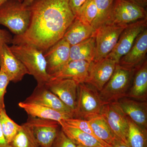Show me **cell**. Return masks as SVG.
I'll return each instance as SVG.
<instances>
[{
  "instance_id": "obj_1",
  "label": "cell",
  "mask_w": 147,
  "mask_h": 147,
  "mask_svg": "<svg viewBox=\"0 0 147 147\" xmlns=\"http://www.w3.org/2000/svg\"><path fill=\"white\" fill-rule=\"evenodd\" d=\"M29 7L28 28L23 34L14 36L11 44H27L44 53L63 38L75 16L69 0H35Z\"/></svg>"
},
{
  "instance_id": "obj_2",
  "label": "cell",
  "mask_w": 147,
  "mask_h": 147,
  "mask_svg": "<svg viewBox=\"0 0 147 147\" xmlns=\"http://www.w3.org/2000/svg\"><path fill=\"white\" fill-rule=\"evenodd\" d=\"M10 47L14 55L22 63L37 82L45 85L51 79L47 71V63L43 52L27 45H12Z\"/></svg>"
},
{
  "instance_id": "obj_3",
  "label": "cell",
  "mask_w": 147,
  "mask_h": 147,
  "mask_svg": "<svg viewBox=\"0 0 147 147\" xmlns=\"http://www.w3.org/2000/svg\"><path fill=\"white\" fill-rule=\"evenodd\" d=\"M30 17L29 6L17 0H9L0 6V25L7 28L15 36L26 32Z\"/></svg>"
},
{
  "instance_id": "obj_4",
  "label": "cell",
  "mask_w": 147,
  "mask_h": 147,
  "mask_svg": "<svg viewBox=\"0 0 147 147\" xmlns=\"http://www.w3.org/2000/svg\"><path fill=\"white\" fill-rule=\"evenodd\" d=\"M136 69H129L117 64L115 71L110 80L99 92L104 103L117 102L126 97L131 87Z\"/></svg>"
},
{
  "instance_id": "obj_5",
  "label": "cell",
  "mask_w": 147,
  "mask_h": 147,
  "mask_svg": "<svg viewBox=\"0 0 147 147\" xmlns=\"http://www.w3.org/2000/svg\"><path fill=\"white\" fill-rule=\"evenodd\" d=\"M103 105L97 90L85 83L78 84L74 118L89 120L100 115Z\"/></svg>"
},
{
  "instance_id": "obj_6",
  "label": "cell",
  "mask_w": 147,
  "mask_h": 147,
  "mask_svg": "<svg viewBox=\"0 0 147 147\" xmlns=\"http://www.w3.org/2000/svg\"><path fill=\"white\" fill-rule=\"evenodd\" d=\"M146 18V8L127 0H113L111 12L106 24L126 26Z\"/></svg>"
},
{
  "instance_id": "obj_7",
  "label": "cell",
  "mask_w": 147,
  "mask_h": 147,
  "mask_svg": "<svg viewBox=\"0 0 147 147\" xmlns=\"http://www.w3.org/2000/svg\"><path fill=\"white\" fill-rule=\"evenodd\" d=\"M126 26L105 24L97 29L95 35V55L93 62L105 58L115 47Z\"/></svg>"
},
{
  "instance_id": "obj_8",
  "label": "cell",
  "mask_w": 147,
  "mask_h": 147,
  "mask_svg": "<svg viewBox=\"0 0 147 147\" xmlns=\"http://www.w3.org/2000/svg\"><path fill=\"white\" fill-rule=\"evenodd\" d=\"M100 115L104 119L116 137L127 145V117L118 101L104 104Z\"/></svg>"
},
{
  "instance_id": "obj_9",
  "label": "cell",
  "mask_w": 147,
  "mask_h": 147,
  "mask_svg": "<svg viewBox=\"0 0 147 147\" xmlns=\"http://www.w3.org/2000/svg\"><path fill=\"white\" fill-rule=\"evenodd\" d=\"M24 123L31 130L40 147H51L61 129L57 121L30 116Z\"/></svg>"
},
{
  "instance_id": "obj_10",
  "label": "cell",
  "mask_w": 147,
  "mask_h": 147,
  "mask_svg": "<svg viewBox=\"0 0 147 147\" xmlns=\"http://www.w3.org/2000/svg\"><path fill=\"white\" fill-rule=\"evenodd\" d=\"M147 28V18L128 24L123 30L115 46L106 57L119 63L121 58L128 53L135 40Z\"/></svg>"
},
{
  "instance_id": "obj_11",
  "label": "cell",
  "mask_w": 147,
  "mask_h": 147,
  "mask_svg": "<svg viewBox=\"0 0 147 147\" xmlns=\"http://www.w3.org/2000/svg\"><path fill=\"white\" fill-rule=\"evenodd\" d=\"M45 86L73 111L74 117L77 104L78 84L71 79H50Z\"/></svg>"
},
{
  "instance_id": "obj_12",
  "label": "cell",
  "mask_w": 147,
  "mask_h": 147,
  "mask_svg": "<svg viewBox=\"0 0 147 147\" xmlns=\"http://www.w3.org/2000/svg\"><path fill=\"white\" fill-rule=\"evenodd\" d=\"M24 101L48 107L74 118L73 111L50 91L45 85H37L32 93Z\"/></svg>"
},
{
  "instance_id": "obj_13",
  "label": "cell",
  "mask_w": 147,
  "mask_h": 147,
  "mask_svg": "<svg viewBox=\"0 0 147 147\" xmlns=\"http://www.w3.org/2000/svg\"><path fill=\"white\" fill-rule=\"evenodd\" d=\"M116 64L115 61L107 57L98 61L92 62L85 83L100 92L110 80L115 71Z\"/></svg>"
},
{
  "instance_id": "obj_14",
  "label": "cell",
  "mask_w": 147,
  "mask_h": 147,
  "mask_svg": "<svg viewBox=\"0 0 147 147\" xmlns=\"http://www.w3.org/2000/svg\"><path fill=\"white\" fill-rule=\"evenodd\" d=\"M0 68L8 76L10 82H20L26 74H29L28 69L11 50L7 44H3L0 49Z\"/></svg>"
},
{
  "instance_id": "obj_15",
  "label": "cell",
  "mask_w": 147,
  "mask_h": 147,
  "mask_svg": "<svg viewBox=\"0 0 147 147\" xmlns=\"http://www.w3.org/2000/svg\"><path fill=\"white\" fill-rule=\"evenodd\" d=\"M70 46L62 38L43 53L47 63V71L50 76L69 62Z\"/></svg>"
},
{
  "instance_id": "obj_16",
  "label": "cell",
  "mask_w": 147,
  "mask_h": 147,
  "mask_svg": "<svg viewBox=\"0 0 147 147\" xmlns=\"http://www.w3.org/2000/svg\"><path fill=\"white\" fill-rule=\"evenodd\" d=\"M147 29L137 38L131 49L123 56L117 64L129 69H137L147 60Z\"/></svg>"
},
{
  "instance_id": "obj_17",
  "label": "cell",
  "mask_w": 147,
  "mask_h": 147,
  "mask_svg": "<svg viewBox=\"0 0 147 147\" xmlns=\"http://www.w3.org/2000/svg\"><path fill=\"white\" fill-rule=\"evenodd\" d=\"M118 102L125 114L139 127L147 131L146 102L127 97L120 99Z\"/></svg>"
},
{
  "instance_id": "obj_18",
  "label": "cell",
  "mask_w": 147,
  "mask_h": 147,
  "mask_svg": "<svg viewBox=\"0 0 147 147\" xmlns=\"http://www.w3.org/2000/svg\"><path fill=\"white\" fill-rule=\"evenodd\" d=\"M92 63L85 61H70L59 71L52 75L50 79H69L78 84L85 83Z\"/></svg>"
},
{
  "instance_id": "obj_19",
  "label": "cell",
  "mask_w": 147,
  "mask_h": 147,
  "mask_svg": "<svg viewBox=\"0 0 147 147\" xmlns=\"http://www.w3.org/2000/svg\"><path fill=\"white\" fill-rule=\"evenodd\" d=\"M96 32L95 29L91 25L75 17L63 38L72 46L94 36Z\"/></svg>"
},
{
  "instance_id": "obj_20",
  "label": "cell",
  "mask_w": 147,
  "mask_h": 147,
  "mask_svg": "<svg viewBox=\"0 0 147 147\" xmlns=\"http://www.w3.org/2000/svg\"><path fill=\"white\" fill-rule=\"evenodd\" d=\"M147 94V62L145 61L136 69L131 87L126 97L134 100L146 101Z\"/></svg>"
},
{
  "instance_id": "obj_21",
  "label": "cell",
  "mask_w": 147,
  "mask_h": 147,
  "mask_svg": "<svg viewBox=\"0 0 147 147\" xmlns=\"http://www.w3.org/2000/svg\"><path fill=\"white\" fill-rule=\"evenodd\" d=\"M18 105L29 116L33 117L52 120L57 121L59 124L63 121L71 118L64 113L35 103L23 101L19 102Z\"/></svg>"
},
{
  "instance_id": "obj_22",
  "label": "cell",
  "mask_w": 147,
  "mask_h": 147,
  "mask_svg": "<svg viewBox=\"0 0 147 147\" xmlns=\"http://www.w3.org/2000/svg\"><path fill=\"white\" fill-rule=\"evenodd\" d=\"M65 135L76 146L90 147H108L99 140L79 129L69 126L64 121L60 123Z\"/></svg>"
},
{
  "instance_id": "obj_23",
  "label": "cell",
  "mask_w": 147,
  "mask_h": 147,
  "mask_svg": "<svg viewBox=\"0 0 147 147\" xmlns=\"http://www.w3.org/2000/svg\"><path fill=\"white\" fill-rule=\"evenodd\" d=\"M95 55V36L82 42L70 46L69 61H85L92 62Z\"/></svg>"
},
{
  "instance_id": "obj_24",
  "label": "cell",
  "mask_w": 147,
  "mask_h": 147,
  "mask_svg": "<svg viewBox=\"0 0 147 147\" xmlns=\"http://www.w3.org/2000/svg\"><path fill=\"white\" fill-rule=\"evenodd\" d=\"M88 121L96 137L104 144L111 146L120 140L100 115Z\"/></svg>"
},
{
  "instance_id": "obj_25",
  "label": "cell",
  "mask_w": 147,
  "mask_h": 147,
  "mask_svg": "<svg viewBox=\"0 0 147 147\" xmlns=\"http://www.w3.org/2000/svg\"><path fill=\"white\" fill-rule=\"evenodd\" d=\"M127 117L128 124L127 145L130 147H147V131L142 129Z\"/></svg>"
},
{
  "instance_id": "obj_26",
  "label": "cell",
  "mask_w": 147,
  "mask_h": 147,
  "mask_svg": "<svg viewBox=\"0 0 147 147\" xmlns=\"http://www.w3.org/2000/svg\"><path fill=\"white\" fill-rule=\"evenodd\" d=\"M9 145L11 147H40L31 130L25 123L21 125Z\"/></svg>"
},
{
  "instance_id": "obj_27",
  "label": "cell",
  "mask_w": 147,
  "mask_h": 147,
  "mask_svg": "<svg viewBox=\"0 0 147 147\" xmlns=\"http://www.w3.org/2000/svg\"><path fill=\"white\" fill-rule=\"evenodd\" d=\"M0 123L3 134L9 144L11 143L21 127L9 117L5 108L0 109Z\"/></svg>"
},
{
  "instance_id": "obj_28",
  "label": "cell",
  "mask_w": 147,
  "mask_h": 147,
  "mask_svg": "<svg viewBox=\"0 0 147 147\" xmlns=\"http://www.w3.org/2000/svg\"><path fill=\"white\" fill-rule=\"evenodd\" d=\"M97 9V15L92 27L96 30L107 23L113 5V0H94Z\"/></svg>"
},
{
  "instance_id": "obj_29",
  "label": "cell",
  "mask_w": 147,
  "mask_h": 147,
  "mask_svg": "<svg viewBox=\"0 0 147 147\" xmlns=\"http://www.w3.org/2000/svg\"><path fill=\"white\" fill-rule=\"evenodd\" d=\"M97 15V9L94 0H89L79 10L75 17L92 26Z\"/></svg>"
},
{
  "instance_id": "obj_30",
  "label": "cell",
  "mask_w": 147,
  "mask_h": 147,
  "mask_svg": "<svg viewBox=\"0 0 147 147\" xmlns=\"http://www.w3.org/2000/svg\"><path fill=\"white\" fill-rule=\"evenodd\" d=\"M65 121L69 126L79 129L80 130L93 136L94 137H95L96 138L99 140L95 134L88 121L81 119L71 118L67 119ZM99 140L100 141V140ZM102 143H103V142ZM103 144L108 146V147H110V146H108L104 143Z\"/></svg>"
},
{
  "instance_id": "obj_31",
  "label": "cell",
  "mask_w": 147,
  "mask_h": 147,
  "mask_svg": "<svg viewBox=\"0 0 147 147\" xmlns=\"http://www.w3.org/2000/svg\"><path fill=\"white\" fill-rule=\"evenodd\" d=\"M10 80L5 72L0 68V109L5 108L4 97Z\"/></svg>"
},
{
  "instance_id": "obj_32",
  "label": "cell",
  "mask_w": 147,
  "mask_h": 147,
  "mask_svg": "<svg viewBox=\"0 0 147 147\" xmlns=\"http://www.w3.org/2000/svg\"><path fill=\"white\" fill-rule=\"evenodd\" d=\"M51 147H76V145L65 135L61 129Z\"/></svg>"
},
{
  "instance_id": "obj_33",
  "label": "cell",
  "mask_w": 147,
  "mask_h": 147,
  "mask_svg": "<svg viewBox=\"0 0 147 147\" xmlns=\"http://www.w3.org/2000/svg\"><path fill=\"white\" fill-rule=\"evenodd\" d=\"M89 0H69V4L71 10L76 16L77 13Z\"/></svg>"
},
{
  "instance_id": "obj_34",
  "label": "cell",
  "mask_w": 147,
  "mask_h": 147,
  "mask_svg": "<svg viewBox=\"0 0 147 147\" xmlns=\"http://www.w3.org/2000/svg\"><path fill=\"white\" fill-rule=\"evenodd\" d=\"M13 37L8 31L0 29V49L3 44H11Z\"/></svg>"
},
{
  "instance_id": "obj_35",
  "label": "cell",
  "mask_w": 147,
  "mask_h": 147,
  "mask_svg": "<svg viewBox=\"0 0 147 147\" xmlns=\"http://www.w3.org/2000/svg\"><path fill=\"white\" fill-rule=\"evenodd\" d=\"M0 147H11L6 141L3 134L1 123H0Z\"/></svg>"
},
{
  "instance_id": "obj_36",
  "label": "cell",
  "mask_w": 147,
  "mask_h": 147,
  "mask_svg": "<svg viewBox=\"0 0 147 147\" xmlns=\"http://www.w3.org/2000/svg\"><path fill=\"white\" fill-rule=\"evenodd\" d=\"M127 1L143 8H146L147 0H127Z\"/></svg>"
},
{
  "instance_id": "obj_37",
  "label": "cell",
  "mask_w": 147,
  "mask_h": 147,
  "mask_svg": "<svg viewBox=\"0 0 147 147\" xmlns=\"http://www.w3.org/2000/svg\"><path fill=\"white\" fill-rule=\"evenodd\" d=\"M110 147H130L123 142L119 140Z\"/></svg>"
},
{
  "instance_id": "obj_38",
  "label": "cell",
  "mask_w": 147,
  "mask_h": 147,
  "mask_svg": "<svg viewBox=\"0 0 147 147\" xmlns=\"http://www.w3.org/2000/svg\"><path fill=\"white\" fill-rule=\"evenodd\" d=\"M35 0H24L23 3V5L26 7H28Z\"/></svg>"
},
{
  "instance_id": "obj_39",
  "label": "cell",
  "mask_w": 147,
  "mask_h": 147,
  "mask_svg": "<svg viewBox=\"0 0 147 147\" xmlns=\"http://www.w3.org/2000/svg\"><path fill=\"white\" fill-rule=\"evenodd\" d=\"M7 1H9V0H0V6ZM17 1L21 3H23V1H24V0H17Z\"/></svg>"
},
{
  "instance_id": "obj_40",
  "label": "cell",
  "mask_w": 147,
  "mask_h": 147,
  "mask_svg": "<svg viewBox=\"0 0 147 147\" xmlns=\"http://www.w3.org/2000/svg\"><path fill=\"white\" fill-rule=\"evenodd\" d=\"M76 147H90L88 146H80V145H77Z\"/></svg>"
}]
</instances>
